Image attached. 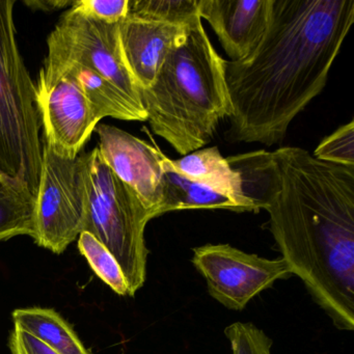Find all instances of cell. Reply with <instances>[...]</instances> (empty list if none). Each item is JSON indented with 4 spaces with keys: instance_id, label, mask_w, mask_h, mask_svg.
Wrapping results in <instances>:
<instances>
[{
    "instance_id": "cell-17",
    "label": "cell",
    "mask_w": 354,
    "mask_h": 354,
    "mask_svg": "<svg viewBox=\"0 0 354 354\" xmlns=\"http://www.w3.org/2000/svg\"><path fill=\"white\" fill-rule=\"evenodd\" d=\"M12 317L14 324L30 331L59 354H92L71 325L53 308H18Z\"/></svg>"
},
{
    "instance_id": "cell-2",
    "label": "cell",
    "mask_w": 354,
    "mask_h": 354,
    "mask_svg": "<svg viewBox=\"0 0 354 354\" xmlns=\"http://www.w3.org/2000/svg\"><path fill=\"white\" fill-rule=\"evenodd\" d=\"M354 24V0H271L252 55L227 62L230 142L281 144L291 122L321 94Z\"/></svg>"
},
{
    "instance_id": "cell-7",
    "label": "cell",
    "mask_w": 354,
    "mask_h": 354,
    "mask_svg": "<svg viewBox=\"0 0 354 354\" xmlns=\"http://www.w3.org/2000/svg\"><path fill=\"white\" fill-rule=\"evenodd\" d=\"M42 169L35 209V243L61 254L84 232L88 212L84 153H55L42 140Z\"/></svg>"
},
{
    "instance_id": "cell-9",
    "label": "cell",
    "mask_w": 354,
    "mask_h": 354,
    "mask_svg": "<svg viewBox=\"0 0 354 354\" xmlns=\"http://www.w3.org/2000/svg\"><path fill=\"white\" fill-rule=\"evenodd\" d=\"M95 132L107 167L138 196L151 219L158 217L162 204L160 149L115 126L100 124Z\"/></svg>"
},
{
    "instance_id": "cell-4",
    "label": "cell",
    "mask_w": 354,
    "mask_h": 354,
    "mask_svg": "<svg viewBox=\"0 0 354 354\" xmlns=\"http://www.w3.org/2000/svg\"><path fill=\"white\" fill-rule=\"evenodd\" d=\"M15 0H0V169L37 196L42 169V140L36 84L16 38Z\"/></svg>"
},
{
    "instance_id": "cell-5",
    "label": "cell",
    "mask_w": 354,
    "mask_h": 354,
    "mask_svg": "<svg viewBox=\"0 0 354 354\" xmlns=\"http://www.w3.org/2000/svg\"><path fill=\"white\" fill-rule=\"evenodd\" d=\"M88 212L84 232L104 244L123 270L129 296L144 286L148 248L145 230L150 213L138 196L107 167L98 148L84 153Z\"/></svg>"
},
{
    "instance_id": "cell-18",
    "label": "cell",
    "mask_w": 354,
    "mask_h": 354,
    "mask_svg": "<svg viewBox=\"0 0 354 354\" xmlns=\"http://www.w3.org/2000/svg\"><path fill=\"white\" fill-rule=\"evenodd\" d=\"M127 15L180 28L200 18L196 0H129Z\"/></svg>"
},
{
    "instance_id": "cell-11",
    "label": "cell",
    "mask_w": 354,
    "mask_h": 354,
    "mask_svg": "<svg viewBox=\"0 0 354 354\" xmlns=\"http://www.w3.org/2000/svg\"><path fill=\"white\" fill-rule=\"evenodd\" d=\"M196 1L201 19L204 18L210 24L230 62L250 57L266 32L271 0Z\"/></svg>"
},
{
    "instance_id": "cell-8",
    "label": "cell",
    "mask_w": 354,
    "mask_h": 354,
    "mask_svg": "<svg viewBox=\"0 0 354 354\" xmlns=\"http://www.w3.org/2000/svg\"><path fill=\"white\" fill-rule=\"evenodd\" d=\"M192 250V264L206 279L209 294L229 310H243L277 279L292 275L283 258H262L230 244H206Z\"/></svg>"
},
{
    "instance_id": "cell-15",
    "label": "cell",
    "mask_w": 354,
    "mask_h": 354,
    "mask_svg": "<svg viewBox=\"0 0 354 354\" xmlns=\"http://www.w3.org/2000/svg\"><path fill=\"white\" fill-rule=\"evenodd\" d=\"M160 165L162 167V204L159 216L171 211L190 209H225L245 212L227 194L181 175L171 165V159L163 153Z\"/></svg>"
},
{
    "instance_id": "cell-12",
    "label": "cell",
    "mask_w": 354,
    "mask_h": 354,
    "mask_svg": "<svg viewBox=\"0 0 354 354\" xmlns=\"http://www.w3.org/2000/svg\"><path fill=\"white\" fill-rule=\"evenodd\" d=\"M188 28L128 15L120 22L124 59L140 91L152 86L165 57L183 38Z\"/></svg>"
},
{
    "instance_id": "cell-19",
    "label": "cell",
    "mask_w": 354,
    "mask_h": 354,
    "mask_svg": "<svg viewBox=\"0 0 354 354\" xmlns=\"http://www.w3.org/2000/svg\"><path fill=\"white\" fill-rule=\"evenodd\" d=\"M78 248L99 279L119 295L129 296V288L123 270L104 244L88 232H82L78 237Z\"/></svg>"
},
{
    "instance_id": "cell-6",
    "label": "cell",
    "mask_w": 354,
    "mask_h": 354,
    "mask_svg": "<svg viewBox=\"0 0 354 354\" xmlns=\"http://www.w3.org/2000/svg\"><path fill=\"white\" fill-rule=\"evenodd\" d=\"M47 47L48 53L37 84H48L68 66H82L113 82L140 111H145L138 82L124 59L119 24L88 19L68 9L49 34Z\"/></svg>"
},
{
    "instance_id": "cell-25",
    "label": "cell",
    "mask_w": 354,
    "mask_h": 354,
    "mask_svg": "<svg viewBox=\"0 0 354 354\" xmlns=\"http://www.w3.org/2000/svg\"><path fill=\"white\" fill-rule=\"evenodd\" d=\"M0 173L3 174V171H1V169H0ZM5 175H6V174H5Z\"/></svg>"
},
{
    "instance_id": "cell-16",
    "label": "cell",
    "mask_w": 354,
    "mask_h": 354,
    "mask_svg": "<svg viewBox=\"0 0 354 354\" xmlns=\"http://www.w3.org/2000/svg\"><path fill=\"white\" fill-rule=\"evenodd\" d=\"M36 196L17 178L0 173V241L35 236Z\"/></svg>"
},
{
    "instance_id": "cell-24",
    "label": "cell",
    "mask_w": 354,
    "mask_h": 354,
    "mask_svg": "<svg viewBox=\"0 0 354 354\" xmlns=\"http://www.w3.org/2000/svg\"><path fill=\"white\" fill-rule=\"evenodd\" d=\"M30 9L34 11H59L61 9H70L73 6L74 1L68 0H28L24 1Z\"/></svg>"
},
{
    "instance_id": "cell-22",
    "label": "cell",
    "mask_w": 354,
    "mask_h": 354,
    "mask_svg": "<svg viewBox=\"0 0 354 354\" xmlns=\"http://www.w3.org/2000/svg\"><path fill=\"white\" fill-rule=\"evenodd\" d=\"M129 0H76L69 11L88 19L117 24L128 14Z\"/></svg>"
},
{
    "instance_id": "cell-3",
    "label": "cell",
    "mask_w": 354,
    "mask_h": 354,
    "mask_svg": "<svg viewBox=\"0 0 354 354\" xmlns=\"http://www.w3.org/2000/svg\"><path fill=\"white\" fill-rule=\"evenodd\" d=\"M225 69L200 17L171 49L152 86L140 90L153 133L180 155L204 148L231 117Z\"/></svg>"
},
{
    "instance_id": "cell-1",
    "label": "cell",
    "mask_w": 354,
    "mask_h": 354,
    "mask_svg": "<svg viewBox=\"0 0 354 354\" xmlns=\"http://www.w3.org/2000/svg\"><path fill=\"white\" fill-rule=\"evenodd\" d=\"M243 189L267 211L290 267L341 330L354 329V167L315 158L297 147L227 158Z\"/></svg>"
},
{
    "instance_id": "cell-20",
    "label": "cell",
    "mask_w": 354,
    "mask_h": 354,
    "mask_svg": "<svg viewBox=\"0 0 354 354\" xmlns=\"http://www.w3.org/2000/svg\"><path fill=\"white\" fill-rule=\"evenodd\" d=\"M313 156L325 162L354 167L353 120L324 138L317 147Z\"/></svg>"
},
{
    "instance_id": "cell-23",
    "label": "cell",
    "mask_w": 354,
    "mask_h": 354,
    "mask_svg": "<svg viewBox=\"0 0 354 354\" xmlns=\"http://www.w3.org/2000/svg\"><path fill=\"white\" fill-rule=\"evenodd\" d=\"M9 346L12 354H59L50 346L17 324H14L10 333Z\"/></svg>"
},
{
    "instance_id": "cell-14",
    "label": "cell",
    "mask_w": 354,
    "mask_h": 354,
    "mask_svg": "<svg viewBox=\"0 0 354 354\" xmlns=\"http://www.w3.org/2000/svg\"><path fill=\"white\" fill-rule=\"evenodd\" d=\"M64 75L70 76L77 84L100 121L104 118L121 121H147L146 113L140 111L113 82L82 66H68L48 84H36V88H51Z\"/></svg>"
},
{
    "instance_id": "cell-21",
    "label": "cell",
    "mask_w": 354,
    "mask_h": 354,
    "mask_svg": "<svg viewBox=\"0 0 354 354\" xmlns=\"http://www.w3.org/2000/svg\"><path fill=\"white\" fill-rule=\"evenodd\" d=\"M232 354H271L272 339L252 323L235 322L225 329Z\"/></svg>"
},
{
    "instance_id": "cell-13",
    "label": "cell",
    "mask_w": 354,
    "mask_h": 354,
    "mask_svg": "<svg viewBox=\"0 0 354 354\" xmlns=\"http://www.w3.org/2000/svg\"><path fill=\"white\" fill-rule=\"evenodd\" d=\"M171 165L181 175L227 194L245 212L261 210L258 204L246 196L241 176L221 154L217 147L194 151L182 158L171 160Z\"/></svg>"
},
{
    "instance_id": "cell-10",
    "label": "cell",
    "mask_w": 354,
    "mask_h": 354,
    "mask_svg": "<svg viewBox=\"0 0 354 354\" xmlns=\"http://www.w3.org/2000/svg\"><path fill=\"white\" fill-rule=\"evenodd\" d=\"M36 102L43 140L61 156L77 158L100 122L80 86L62 76L51 88H36Z\"/></svg>"
}]
</instances>
